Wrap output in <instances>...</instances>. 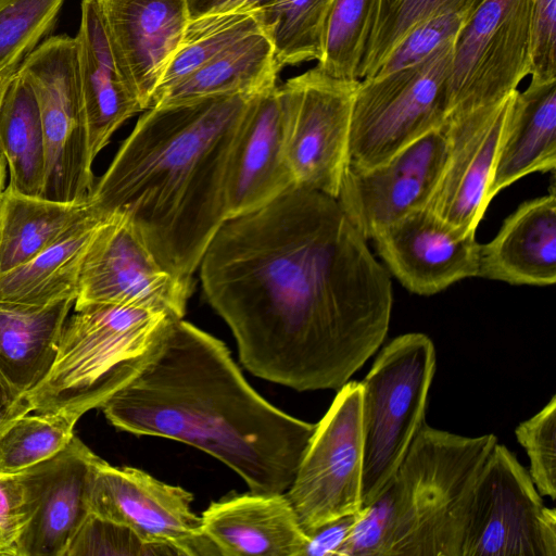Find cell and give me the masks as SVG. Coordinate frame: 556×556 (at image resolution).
<instances>
[{"label":"cell","mask_w":556,"mask_h":556,"mask_svg":"<svg viewBox=\"0 0 556 556\" xmlns=\"http://www.w3.org/2000/svg\"><path fill=\"white\" fill-rule=\"evenodd\" d=\"M332 3L333 0H274L257 12L279 72L288 65L321 59Z\"/></svg>","instance_id":"f546056e"},{"label":"cell","mask_w":556,"mask_h":556,"mask_svg":"<svg viewBox=\"0 0 556 556\" xmlns=\"http://www.w3.org/2000/svg\"><path fill=\"white\" fill-rule=\"evenodd\" d=\"M31 413L27 399L0 371V434L20 416Z\"/></svg>","instance_id":"7bdbcfd3"},{"label":"cell","mask_w":556,"mask_h":556,"mask_svg":"<svg viewBox=\"0 0 556 556\" xmlns=\"http://www.w3.org/2000/svg\"><path fill=\"white\" fill-rule=\"evenodd\" d=\"M357 514L331 520L306 532L307 541L302 556H339Z\"/></svg>","instance_id":"60d3db41"},{"label":"cell","mask_w":556,"mask_h":556,"mask_svg":"<svg viewBox=\"0 0 556 556\" xmlns=\"http://www.w3.org/2000/svg\"><path fill=\"white\" fill-rule=\"evenodd\" d=\"M556 166V81L529 84L516 91L489 186L501 190L535 172Z\"/></svg>","instance_id":"cb8c5ba5"},{"label":"cell","mask_w":556,"mask_h":556,"mask_svg":"<svg viewBox=\"0 0 556 556\" xmlns=\"http://www.w3.org/2000/svg\"><path fill=\"white\" fill-rule=\"evenodd\" d=\"M65 0H7L0 4V76H11L51 30Z\"/></svg>","instance_id":"e575fe53"},{"label":"cell","mask_w":556,"mask_h":556,"mask_svg":"<svg viewBox=\"0 0 556 556\" xmlns=\"http://www.w3.org/2000/svg\"><path fill=\"white\" fill-rule=\"evenodd\" d=\"M40 113L46 175L42 198L86 202L94 186L88 126L75 37L58 35L39 43L18 70Z\"/></svg>","instance_id":"ba28073f"},{"label":"cell","mask_w":556,"mask_h":556,"mask_svg":"<svg viewBox=\"0 0 556 556\" xmlns=\"http://www.w3.org/2000/svg\"><path fill=\"white\" fill-rule=\"evenodd\" d=\"M358 81L334 78L315 66L277 86L285 154L298 187L337 198Z\"/></svg>","instance_id":"30bf717a"},{"label":"cell","mask_w":556,"mask_h":556,"mask_svg":"<svg viewBox=\"0 0 556 556\" xmlns=\"http://www.w3.org/2000/svg\"><path fill=\"white\" fill-rule=\"evenodd\" d=\"M530 462L529 475L541 495L556 496V396L515 430Z\"/></svg>","instance_id":"8d00e7d4"},{"label":"cell","mask_w":556,"mask_h":556,"mask_svg":"<svg viewBox=\"0 0 556 556\" xmlns=\"http://www.w3.org/2000/svg\"><path fill=\"white\" fill-rule=\"evenodd\" d=\"M379 0H333L325 47L317 66L340 79L359 80L358 70L375 23Z\"/></svg>","instance_id":"836d02e7"},{"label":"cell","mask_w":556,"mask_h":556,"mask_svg":"<svg viewBox=\"0 0 556 556\" xmlns=\"http://www.w3.org/2000/svg\"><path fill=\"white\" fill-rule=\"evenodd\" d=\"M475 233L446 223L426 206L383 227L372 239L392 275L407 290L432 295L478 277L480 244Z\"/></svg>","instance_id":"e0dca14e"},{"label":"cell","mask_w":556,"mask_h":556,"mask_svg":"<svg viewBox=\"0 0 556 556\" xmlns=\"http://www.w3.org/2000/svg\"><path fill=\"white\" fill-rule=\"evenodd\" d=\"M470 14L446 13L419 23L399 42L370 77L382 76L424 61L443 43L456 37Z\"/></svg>","instance_id":"74e56055"},{"label":"cell","mask_w":556,"mask_h":556,"mask_svg":"<svg viewBox=\"0 0 556 556\" xmlns=\"http://www.w3.org/2000/svg\"><path fill=\"white\" fill-rule=\"evenodd\" d=\"M11 76H0V102H1L4 89L7 87V84H8V81H9Z\"/></svg>","instance_id":"bcb514c9"},{"label":"cell","mask_w":556,"mask_h":556,"mask_svg":"<svg viewBox=\"0 0 556 556\" xmlns=\"http://www.w3.org/2000/svg\"><path fill=\"white\" fill-rule=\"evenodd\" d=\"M257 12H225L189 18L179 46L152 96L150 108L169 88L244 37L261 33Z\"/></svg>","instance_id":"4dcf8cb0"},{"label":"cell","mask_w":556,"mask_h":556,"mask_svg":"<svg viewBox=\"0 0 556 556\" xmlns=\"http://www.w3.org/2000/svg\"><path fill=\"white\" fill-rule=\"evenodd\" d=\"M361 400V382L338 390L285 492L305 532L362 509Z\"/></svg>","instance_id":"7c38bea8"},{"label":"cell","mask_w":556,"mask_h":556,"mask_svg":"<svg viewBox=\"0 0 556 556\" xmlns=\"http://www.w3.org/2000/svg\"><path fill=\"white\" fill-rule=\"evenodd\" d=\"M478 277L509 285L545 287L556 282V194L521 203L497 235L480 244Z\"/></svg>","instance_id":"603a6c76"},{"label":"cell","mask_w":556,"mask_h":556,"mask_svg":"<svg viewBox=\"0 0 556 556\" xmlns=\"http://www.w3.org/2000/svg\"><path fill=\"white\" fill-rule=\"evenodd\" d=\"M5 174H7V162H5V159L2 154V152L0 151V200H1L2 193L5 189V187H4Z\"/></svg>","instance_id":"f6af8a7d"},{"label":"cell","mask_w":556,"mask_h":556,"mask_svg":"<svg viewBox=\"0 0 556 556\" xmlns=\"http://www.w3.org/2000/svg\"><path fill=\"white\" fill-rule=\"evenodd\" d=\"M0 151L9 167V187L40 197L46 175V144L35 94L14 73L0 102Z\"/></svg>","instance_id":"f1b7e54d"},{"label":"cell","mask_w":556,"mask_h":556,"mask_svg":"<svg viewBox=\"0 0 556 556\" xmlns=\"http://www.w3.org/2000/svg\"><path fill=\"white\" fill-rule=\"evenodd\" d=\"M96 210L5 187L0 200V274L33 258Z\"/></svg>","instance_id":"4316f807"},{"label":"cell","mask_w":556,"mask_h":556,"mask_svg":"<svg viewBox=\"0 0 556 556\" xmlns=\"http://www.w3.org/2000/svg\"><path fill=\"white\" fill-rule=\"evenodd\" d=\"M498 442L470 489L458 556H556V511Z\"/></svg>","instance_id":"9c48e42d"},{"label":"cell","mask_w":556,"mask_h":556,"mask_svg":"<svg viewBox=\"0 0 556 556\" xmlns=\"http://www.w3.org/2000/svg\"><path fill=\"white\" fill-rule=\"evenodd\" d=\"M192 277L166 269L134 224L113 214L100 225L86 255L74 308L117 304L184 318L192 294Z\"/></svg>","instance_id":"4fadbf2b"},{"label":"cell","mask_w":556,"mask_h":556,"mask_svg":"<svg viewBox=\"0 0 556 556\" xmlns=\"http://www.w3.org/2000/svg\"><path fill=\"white\" fill-rule=\"evenodd\" d=\"M533 0H483L454 40L448 117L498 102L529 75Z\"/></svg>","instance_id":"8fae6325"},{"label":"cell","mask_w":556,"mask_h":556,"mask_svg":"<svg viewBox=\"0 0 556 556\" xmlns=\"http://www.w3.org/2000/svg\"><path fill=\"white\" fill-rule=\"evenodd\" d=\"M106 218L96 210L46 250L0 274V306L43 307L76 300L86 255Z\"/></svg>","instance_id":"d4e9b609"},{"label":"cell","mask_w":556,"mask_h":556,"mask_svg":"<svg viewBox=\"0 0 556 556\" xmlns=\"http://www.w3.org/2000/svg\"><path fill=\"white\" fill-rule=\"evenodd\" d=\"M445 125L379 165L365 169L346 165L336 200L366 240L428 205L447 157Z\"/></svg>","instance_id":"9a60e30c"},{"label":"cell","mask_w":556,"mask_h":556,"mask_svg":"<svg viewBox=\"0 0 556 556\" xmlns=\"http://www.w3.org/2000/svg\"><path fill=\"white\" fill-rule=\"evenodd\" d=\"M86 555L172 556L176 553L169 547L148 543L131 528L90 511L75 532L64 554V556Z\"/></svg>","instance_id":"d590c367"},{"label":"cell","mask_w":556,"mask_h":556,"mask_svg":"<svg viewBox=\"0 0 556 556\" xmlns=\"http://www.w3.org/2000/svg\"><path fill=\"white\" fill-rule=\"evenodd\" d=\"M278 73L265 34H251L169 88L152 106L218 94H256L276 85Z\"/></svg>","instance_id":"83f0119b"},{"label":"cell","mask_w":556,"mask_h":556,"mask_svg":"<svg viewBox=\"0 0 556 556\" xmlns=\"http://www.w3.org/2000/svg\"><path fill=\"white\" fill-rule=\"evenodd\" d=\"M483 0H379L375 23L358 70L370 77L419 23L446 13H472Z\"/></svg>","instance_id":"d6a6232c"},{"label":"cell","mask_w":556,"mask_h":556,"mask_svg":"<svg viewBox=\"0 0 556 556\" xmlns=\"http://www.w3.org/2000/svg\"><path fill=\"white\" fill-rule=\"evenodd\" d=\"M199 267L242 365L270 382L339 390L388 333L389 275L325 193L295 186L226 219Z\"/></svg>","instance_id":"6da1fadb"},{"label":"cell","mask_w":556,"mask_h":556,"mask_svg":"<svg viewBox=\"0 0 556 556\" xmlns=\"http://www.w3.org/2000/svg\"><path fill=\"white\" fill-rule=\"evenodd\" d=\"M97 457L74 435L56 455L20 473L31 515L18 538V556H64L90 513L89 481Z\"/></svg>","instance_id":"ac0fdd59"},{"label":"cell","mask_w":556,"mask_h":556,"mask_svg":"<svg viewBox=\"0 0 556 556\" xmlns=\"http://www.w3.org/2000/svg\"><path fill=\"white\" fill-rule=\"evenodd\" d=\"M173 320L127 305L75 309L63 327L50 371L25 396L31 412H61L79 419L101 407L139 372Z\"/></svg>","instance_id":"5b68a950"},{"label":"cell","mask_w":556,"mask_h":556,"mask_svg":"<svg viewBox=\"0 0 556 556\" xmlns=\"http://www.w3.org/2000/svg\"><path fill=\"white\" fill-rule=\"evenodd\" d=\"M254 94L229 93L143 111L89 202L126 216L159 262L192 277L227 219V168Z\"/></svg>","instance_id":"3957f363"},{"label":"cell","mask_w":556,"mask_h":556,"mask_svg":"<svg viewBox=\"0 0 556 556\" xmlns=\"http://www.w3.org/2000/svg\"><path fill=\"white\" fill-rule=\"evenodd\" d=\"M434 371L431 339L410 332L389 342L361 382L362 509L382 492L425 424Z\"/></svg>","instance_id":"8992f818"},{"label":"cell","mask_w":556,"mask_h":556,"mask_svg":"<svg viewBox=\"0 0 556 556\" xmlns=\"http://www.w3.org/2000/svg\"><path fill=\"white\" fill-rule=\"evenodd\" d=\"M116 62L148 110L189 21L187 0H98Z\"/></svg>","instance_id":"d6986e66"},{"label":"cell","mask_w":556,"mask_h":556,"mask_svg":"<svg viewBox=\"0 0 556 556\" xmlns=\"http://www.w3.org/2000/svg\"><path fill=\"white\" fill-rule=\"evenodd\" d=\"M0 556H18L17 539L0 525Z\"/></svg>","instance_id":"ee69618b"},{"label":"cell","mask_w":556,"mask_h":556,"mask_svg":"<svg viewBox=\"0 0 556 556\" xmlns=\"http://www.w3.org/2000/svg\"><path fill=\"white\" fill-rule=\"evenodd\" d=\"M217 555L302 556L307 535L286 493L229 494L202 513Z\"/></svg>","instance_id":"44dd1931"},{"label":"cell","mask_w":556,"mask_h":556,"mask_svg":"<svg viewBox=\"0 0 556 556\" xmlns=\"http://www.w3.org/2000/svg\"><path fill=\"white\" fill-rule=\"evenodd\" d=\"M193 494L135 467L96 458L89 481L90 511L131 528L146 542L177 556L217 555L191 509Z\"/></svg>","instance_id":"5bb4252c"},{"label":"cell","mask_w":556,"mask_h":556,"mask_svg":"<svg viewBox=\"0 0 556 556\" xmlns=\"http://www.w3.org/2000/svg\"><path fill=\"white\" fill-rule=\"evenodd\" d=\"M100 408L116 429L197 447L268 494L290 488L316 426L267 402L223 341L182 318Z\"/></svg>","instance_id":"7a4b0ae2"},{"label":"cell","mask_w":556,"mask_h":556,"mask_svg":"<svg viewBox=\"0 0 556 556\" xmlns=\"http://www.w3.org/2000/svg\"><path fill=\"white\" fill-rule=\"evenodd\" d=\"M4 1H7V0H0V4H2Z\"/></svg>","instance_id":"7dc6e473"},{"label":"cell","mask_w":556,"mask_h":556,"mask_svg":"<svg viewBox=\"0 0 556 556\" xmlns=\"http://www.w3.org/2000/svg\"><path fill=\"white\" fill-rule=\"evenodd\" d=\"M497 438L422 425L397 469L361 509L339 556H458L464 511Z\"/></svg>","instance_id":"277c9868"},{"label":"cell","mask_w":556,"mask_h":556,"mask_svg":"<svg viewBox=\"0 0 556 556\" xmlns=\"http://www.w3.org/2000/svg\"><path fill=\"white\" fill-rule=\"evenodd\" d=\"M31 515L30 497L26 484L17 475H0V525L17 539Z\"/></svg>","instance_id":"ab89813d"},{"label":"cell","mask_w":556,"mask_h":556,"mask_svg":"<svg viewBox=\"0 0 556 556\" xmlns=\"http://www.w3.org/2000/svg\"><path fill=\"white\" fill-rule=\"evenodd\" d=\"M75 300L43 307L0 306V371L24 396L50 371Z\"/></svg>","instance_id":"484cf974"},{"label":"cell","mask_w":556,"mask_h":556,"mask_svg":"<svg viewBox=\"0 0 556 556\" xmlns=\"http://www.w3.org/2000/svg\"><path fill=\"white\" fill-rule=\"evenodd\" d=\"M516 91L446 122L447 157L427 207L455 227L476 232L491 202L489 186Z\"/></svg>","instance_id":"2e32d148"},{"label":"cell","mask_w":556,"mask_h":556,"mask_svg":"<svg viewBox=\"0 0 556 556\" xmlns=\"http://www.w3.org/2000/svg\"><path fill=\"white\" fill-rule=\"evenodd\" d=\"M75 40L90 151L96 159L113 134L144 110L116 62L98 0L81 1Z\"/></svg>","instance_id":"7402d4cb"},{"label":"cell","mask_w":556,"mask_h":556,"mask_svg":"<svg viewBox=\"0 0 556 556\" xmlns=\"http://www.w3.org/2000/svg\"><path fill=\"white\" fill-rule=\"evenodd\" d=\"M529 75V84L556 81V0H533Z\"/></svg>","instance_id":"f35d334b"},{"label":"cell","mask_w":556,"mask_h":556,"mask_svg":"<svg viewBox=\"0 0 556 556\" xmlns=\"http://www.w3.org/2000/svg\"><path fill=\"white\" fill-rule=\"evenodd\" d=\"M288 166L277 85L252 97L230 152L227 219L255 211L295 187Z\"/></svg>","instance_id":"ffe728a7"},{"label":"cell","mask_w":556,"mask_h":556,"mask_svg":"<svg viewBox=\"0 0 556 556\" xmlns=\"http://www.w3.org/2000/svg\"><path fill=\"white\" fill-rule=\"evenodd\" d=\"M274 0H187L189 18L225 13L258 12Z\"/></svg>","instance_id":"b9f144b4"},{"label":"cell","mask_w":556,"mask_h":556,"mask_svg":"<svg viewBox=\"0 0 556 556\" xmlns=\"http://www.w3.org/2000/svg\"><path fill=\"white\" fill-rule=\"evenodd\" d=\"M454 40L415 65L358 81L348 165L362 169L379 165L446 124Z\"/></svg>","instance_id":"52a82bcc"},{"label":"cell","mask_w":556,"mask_h":556,"mask_svg":"<svg viewBox=\"0 0 556 556\" xmlns=\"http://www.w3.org/2000/svg\"><path fill=\"white\" fill-rule=\"evenodd\" d=\"M77 418L61 412L30 413L0 434V475H17L51 458L74 437Z\"/></svg>","instance_id":"1f68e13d"}]
</instances>
